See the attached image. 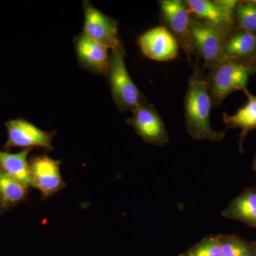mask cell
<instances>
[{"label": "cell", "instance_id": "13", "mask_svg": "<svg viewBox=\"0 0 256 256\" xmlns=\"http://www.w3.org/2000/svg\"><path fill=\"white\" fill-rule=\"evenodd\" d=\"M224 57L252 64L256 58V34L234 28L226 38Z\"/></svg>", "mask_w": 256, "mask_h": 256}, {"label": "cell", "instance_id": "21", "mask_svg": "<svg viewBox=\"0 0 256 256\" xmlns=\"http://www.w3.org/2000/svg\"><path fill=\"white\" fill-rule=\"evenodd\" d=\"M252 170L256 171V154L255 156V158H254V163H252Z\"/></svg>", "mask_w": 256, "mask_h": 256}, {"label": "cell", "instance_id": "10", "mask_svg": "<svg viewBox=\"0 0 256 256\" xmlns=\"http://www.w3.org/2000/svg\"><path fill=\"white\" fill-rule=\"evenodd\" d=\"M138 44L144 56L156 62H170L178 58L180 47L172 34L162 25L143 34Z\"/></svg>", "mask_w": 256, "mask_h": 256}, {"label": "cell", "instance_id": "4", "mask_svg": "<svg viewBox=\"0 0 256 256\" xmlns=\"http://www.w3.org/2000/svg\"><path fill=\"white\" fill-rule=\"evenodd\" d=\"M229 33L193 16L191 28L192 48L194 54L198 55L204 60V68L208 69L225 58L224 45Z\"/></svg>", "mask_w": 256, "mask_h": 256}, {"label": "cell", "instance_id": "18", "mask_svg": "<svg viewBox=\"0 0 256 256\" xmlns=\"http://www.w3.org/2000/svg\"><path fill=\"white\" fill-rule=\"evenodd\" d=\"M222 256H256L255 242L236 235H220Z\"/></svg>", "mask_w": 256, "mask_h": 256}, {"label": "cell", "instance_id": "20", "mask_svg": "<svg viewBox=\"0 0 256 256\" xmlns=\"http://www.w3.org/2000/svg\"><path fill=\"white\" fill-rule=\"evenodd\" d=\"M180 256H222L220 236L204 238Z\"/></svg>", "mask_w": 256, "mask_h": 256}, {"label": "cell", "instance_id": "9", "mask_svg": "<svg viewBox=\"0 0 256 256\" xmlns=\"http://www.w3.org/2000/svg\"><path fill=\"white\" fill-rule=\"evenodd\" d=\"M60 160L50 156H38L30 162L33 188H38L43 198H50L66 188L60 175Z\"/></svg>", "mask_w": 256, "mask_h": 256}, {"label": "cell", "instance_id": "25", "mask_svg": "<svg viewBox=\"0 0 256 256\" xmlns=\"http://www.w3.org/2000/svg\"><path fill=\"white\" fill-rule=\"evenodd\" d=\"M255 242V244H256V242Z\"/></svg>", "mask_w": 256, "mask_h": 256}, {"label": "cell", "instance_id": "17", "mask_svg": "<svg viewBox=\"0 0 256 256\" xmlns=\"http://www.w3.org/2000/svg\"><path fill=\"white\" fill-rule=\"evenodd\" d=\"M28 190L22 184L2 171L0 176V202L3 208L23 201L28 195Z\"/></svg>", "mask_w": 256, "mask_h": 256}, {"label": "cell", "instance_id": "24", "mask_svg": "<svg viewBox=\"0 0 256 256\" xmlns=\"http://www.w3.org/2000/svg\"><path fill=\"white\" fill-rule=\"evenodd\" d=\"M2 172V170L1 166H0V176H1Z\"/></svg>", "mask_w": 256, "mask_h": 256}, {"label": "cell", "instance_id": "11", "mask_svg": "<svg viewBox=\"0 0 256 256\" xmlns=\"http://www.w3.org/2000/svg\"><path fill=\"white\" fill-rule=\"evenodd\" d=\"M76 54L80 66L88 72L107 76L108 72V50L88 37L84 32L74 40Z\"/></svg>", "mask_w": 256, "mask_h": 256}, {"label": "cell", "instance_id": "7", "mask_svg": "<svg viewBox=\"0 0 256 256\" xmlns=\"http://www.w3.org/2000/svg\"><path fill=\"white\" fill-rule=\"evenodd\" d=\"M8 132V139L4 146L5 150L13 148H40L46 150H54L52 140L56 131L46 132L26 120H10L5 124Z\"/></svg>", "mask_w": 256, "mask_h": 256}, {"label": "cell", "instance_id": "23", "mask_svg": "<svg viewBox=\"0 0 256 256\" xmlns=\"http://www.w3.org/2000/svg\"><path fill=\"white\" fill-rule=\"evenodd\" d=\"M252 4L256 5V0H249Z\"/></svg>", "mask_w": 256, "mask_h": 256}, {"label": "cell", "instance_id": "12", "mask_svg": "<svg viewBox=\"0 0 256 256\" xmlns=\"http://www.w3.org/2000/svg\"><path fill=\"white\" fill-rule=\"evenodd\" d=\"M194 18L213 25L226 32L236 28L234 11L224 8L218 0H186Z\"/></svg>", "mask_w": 256, "mask_h": 256}, {"label": "cell", "instance_id": "16", "mask_svg": "<svg viewBox=\"0 0 256 256\" xmlns=\"http://www.w3.org/2000/svg\"><path fill=\"white\" fill-rule=\"evenodd\" d=\"M32 150V148H26L14 154L0 151V166L2 171L28 188L33 186L30 162L28 161Z\"/></svg>", "mask_w": 256, "mask_h": 256}, {"label": "cell", "instance_id": "14", "mask_svg": "<svg viewBox=\"0 0 256 256\" xmlns=\"http://www.w3.org/2000/svg\"><path fill=\"white\" fill-rule=\"evenodd\" d=\"M248 98L247 104L239 109L233 116L224 112L222 119L225 124V131L232 129H240L238 146L240 152H244L242 144L249 132L256 129V95L246 88L242 92Z\"/></svg>", "mask_w": 256, "mask_h": 256}, {"label": "cell", "instance_id": "2", "mask_svg": "<svg viewBox=\"0 0 256 256\" xmlns=\"http://www.w3.org/2000/svg\"><path fill=\"white\" fill-rule=\"evenodd\" d=\"M208 70L207 82L214 107H220L232 92H244L249 78L256 74L252 63L233 58H224Z\"/></svg>", "mask_w": 256, "mask_h": 256}, {"label": "cell", "instance_id": "15", "mask_svg": "<svg viewBox=\"0 0 256 256\" xmlns=\"http://www.w3.org/2000/svg\"><path fill=\"white\" fill-rule=\"evenodd\" d=\"M222 215L224 218L239 220L256 228V188L244 190L229 204Z\"/></svg>", "mask_w": 256, "mask_h": 256}, {"label": "cell", "instance_id": "19", "mask_svg": "<svg viewBox=\"0 0 256 256\" xmlns=\"http://www.w3.org/2000/svg\"><path fill=\"white\" fill-rule=\"evenodd\" d=\"M236 28L256 34V5L249 0L238 1L234 11Z\"/></svg>", "mask_w": 256, "mask_h": 256}, {"label": "cell", "instance_id": "8", "mask_svg": "<svg viewBox=\"0 0 256 256\" xmlns=\"http://www.w3.org/2000/svg\"><path fill=\"white\" fill-rule=\"evenodd\" d=\"M84 8L85 24L82 32L88 37L108 50H112L122 44L118 33L117 20L101 12L90 2H84Z\"/></svg>", "mask_w": 256, "mask_h": 256}, {"label": "cell", "instance_id": "1", "mask_svg": "<svg viewBox=\"0 0 256 256\" xmlns=\"http://www.w3.org/2000/svg\"><path fill=\"white\" fill-rule=\"evenodd\" d=\"M212 106L204 68L195 64L184 98L186 131L195 140L220 142L225 138L226 131H215L210 126Z\"/></svg>", "mask_w": 256, "mask_h": 256}, {"label": "cell", "instance_id": "3", "mask_svg": "<svg viewBox=\"0 0 256 256\" xmlns=\"http://www.w3.org/2000/svg\"><path fill=\"white\" fill-rule=\"evenodd\" d=\"M122 44L111 50L108 78L114 104L120 112H132L148 104L146 96L133 82L126 67Z\"/></svg>", "mask_w": 256, "mask_h": 256}, {"label": "cell", "instance_id": "22", "mask_svg": "<svg viewBox=\"0 0 256 256\" xmlns=\"http://www.w3.org/2000/svg\"><path fill=\"white\" fill-rule=\"evenodd\" d=\"M252 65H254V68H255L256 74V58H255V60H254V62H252Z\"/></svg>", "mask_w": 256, "mask_h": 256}, {"label": "cell", "instance_id": "5", "mask_svg": "<svg viewBox=\"0 0 256 256\" xmlns=\"http://www.w3.org/2000/svg\"><path fill=\"white\" fill-rule=\"evenodd\" d=\"M160 16L165 26L178 40L188 60L194 54L192 46V15L185 1L161 0L159 1Z\"/></svg>", "mask_w": 256, "mask_h": 256}, {"label": "cell", "instance_id": "6", "mask_svg": "<svg viewBox=\"0 0 256 256\" xmlns=\"http://www.w3.org/2000/svg\"><path fill=\"white\" fill-rule=\"evenodd\" d=\"M126 122L146 144L164 146L170 141L168 130L159 112L152 105H142L132 111Z\"/></svg>", "mask_w": 256, "mask_h": 256}]
</instances>
